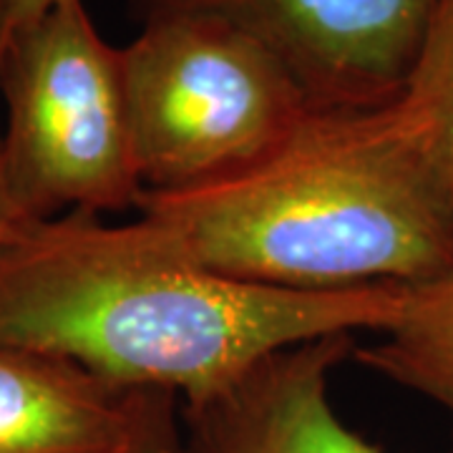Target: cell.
I'll return each instance as SVG.
<instances>
[{
	"mask_svg": "<svg viewBox=\"0 0 453 453\" xmlns=\"http://www.w3.org/2000/svg\"><path fill=\"white\" fill-rule=\"evenodd\" d=\"M405 285L285 290L219 275L136 217L68 211L0 242V345L61 357L124 390L196 403L262 357L386 330Z\"/></svg>",
	"mask_w": 453,
	"mask_h": 453,
	"instance_id": "1",
	"label": "cell"
},
{
	"mask_svg": "<svg viewBox=\"0 0 453 453\" xmlns=\"http://www.w3.org/2000/svg\"><path fill=\"white\" fill-rule=\"evenodd\" d=\"M136 211L199 265L285 290L411 285L453 265L451 192L403 94L375 109H310L257 162L144 192Z\"/></svg>",
	"mask_w": 453,
	"mask_h": 453,
	"instance_id": "2",
	"label": "cell"
},
{
	"mask_svg": "<svg viewBox=\"0 0 453 453\" xmlns=\"http://www.w3.org/2000/svg\"><path fill=\"white\" fill-rule=\"evenodd\" d=\"M144 192L226 177L282 144L310 101L270 50L225 20L164 16L119 49Z\"/></svg>",
	"mask_w": 453,
	"mask_h": 453,
	"instance_id": "3",
	"label": "cell"
},
{
	"mask_svg": "<svg viewBox=\"0 0 453 453\" xmlns=\"http://www.w3.org/2000/svg\"><path fill=\"white\" fill-rule=\"evenodd\" d=\"M3 174L26 222L68 211L136 210L144 184L131 146L119 49L83 0H61L0 50Z\"/></svg>",
	"mask_w": 453,
	"mask_h": 453,
	"instance_id": "4",
	"label": "cell"
},
{
	"mask_svg": "<svg viewBox=\"0 0 453 453\" xmlns=\"http://www.w3.org/2000/svg\"><path fill=\"white\" fill-rule=\"evenodd\" d=\"M438 0H129L142 23L207 16L290 71L312 109H375L403 94Z\"/></svg>",
	"mask_w": 453,
	"mask_h": 453,
	"instance_id": "5",
	"label": "cell"
},
{
	"mask_svg": "<svg viewBox=\"0 0 453 453\" xmlns=\"http://www.w3.org/2000/svg\"><path fill=\"white\" fill-rule=\"evenodd\" d=\"M353 348V335H327L262 357L226 388L184 403L174 453H383L330 403V372Z\"/></svg>",
	"mask_w": 453,
	"mask_h": 453,
	"instance_id": "6",
	"label": "cell"
},
{
	"mask_svg": "<svg viewBox=\"0 0 453 453\" xmlns=\"http://www.w3.org/2000/svg\"><path fill=\"white\" fill-rule=\"evenodd\" d=\"M169 390H124L61 357L0 345V453H131Z\"/></svg>",
	"mask_w": 453,
	"mask_h": 453,
	"instance_id": "7",
	"label": "cell"
},
{
	"mask_svg": "<svg viewBox=\"0 0 453 453\" xmlns=\"http://www.w3.org/2000/svg\"><path fill=\"white\" fill-rule=\"evenodd\" d=\"M380 335L375 345L353 348L357 363L453 416V265L405 285L401 308Z\"/></svg>",
	"mask_w": 453,
	"mask_h": 453,
	"instance_id": "8",
	"label": "cell"
},
{
	"mask_svg": "<svg viewBox=\"0 0 453 453\" xmlns=\"http://www.w3.org/2000/svg\"><path fill=\"white\" fill-rule=\"evenodd\" d=\"M403 96L421 111L453 199V0H438Z\"/></svg>",
	"mask_w": 453,
	"mask_h": 453,
	"instance_id": "9",
	"label": "cell"
},
{
	"mask_svg": "<svg viewBox=\"0 0 453 453\" xmlns=\"http://www.w3.org/2000/svg\"><path fill=\"white\" fill-rule=\"evenodd\" d=\"M179 438V416L177 398H169L166 403L157 411L149 428L144 431L142 441L131 453H174Z\"/></svg>",
	"mask_w": 453,
	"mask_h": 453,
	"instance_id": "10",
	"label": "cell"
},
{
	"mask_svg": "<svg viewBox=\"0 0 453 453\" xmlns=\"http://www.w3.org/2000/svg\"><path fill=\"white\" fill-rule=\"evenodd\" d=\"M56 3L61 0H0V50L13 33L49 13Z\"/></svg>",
	"mask_w": 453,
	"mask_h": 453,
	"instance_id": "11",
	"label": "cell"
},
{
	"mask_svg": "<svg viewBox=\"0 0 453 453\" xmlns=\"http://www.w3.org/2000/svg\"><path fill=\"white\" fill-rule=\"evenodd\" d=\"M28 225L20 211H18L13 196L8 192V184H5V174H3V151H0V242L8 240L13 232H18L20 226Z\"/></svg>",
	"mask_w": 453,
	"mask_h": 453,
	"instance_id": "12",
	"label": "cell"
}]
</instances>
